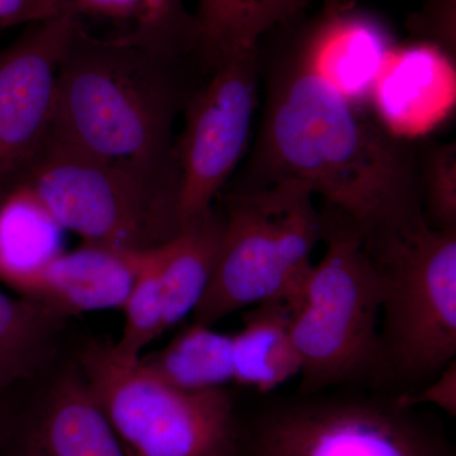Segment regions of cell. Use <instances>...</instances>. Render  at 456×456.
I'll return each mask as SVG.
<instances>
[{
    "instance_id": "obj_1",
    "label": "cell",
    "mask_w": 456,
    "mask_h": 456,
    "mask_svg": "<svg viewBox=\"0 0 456 456\" xmlns=\"http://www.w3.org/2000/svg\"><path fill=\"white\" fill-rule=\"evenodd\" d=\"M254 161L260 183L301 180L360 230L424 212L410 141L342 94L302 51L268 79Z\"/></svg>"
},
{
    "instance_id": "obj_2",
    "label": "cell",
    "mask_w": 456,
    "mask_h": 456,
    "mask_svg": "<svg viewBox=\"0 0 456 456\" xmlns=\"http://www.w3.org/2000/svg\"><path fill=\"white\" fill-rule=\"evenodd\" d=\"M171 59L75 28L57 74L51 137L118 167L176 202L175 122L196 88Z\"/></svg>"
},
{
    "instance_id": "obj_3",
    "label": "cell",
    "mask_w": 456,
    "mask_h": 456,
    "mask_svg": "<svg viewBox=\"0 0 456 456\" xmlns=\"http://www.w3.org/2000/svg\"><path fill=\"white\" fill-rule=\"evenodd\" d=\"M321 217L325 254L285 301L301 356L299 395L391 383L380 340L379 275L362 230L329 207Z\"/></svg>"
},
{
    "instance_id": "obj_4",
    "label": "cell",
    "mask_w": 456,
    "mask_h": 456,
    "mask_svg": "<svg viewBox=\"0 0 456 456\" xmlns=\"http://www.w3.org/2000/svg\"><path fill=\"white\" fill-rule=\"evenodd\" d=\"M362 236L382 289L384 356L408 393L456 359V231L430 226L419 212Z\"/></svg>"
},
{
    "instance_id": "obj_5",
    "label": "cell",
    "mask_w": 456,
    "mask_h": 456,
    "mask_svg": "<svg viewBox=\"0 0 456 456\" xmlns=\"http://www.w3.org/2000/svg\"><path fill=\"white\" fill-rule=\"evenodd\" d=\"M310 185L281 178L224 196V230L211 283L193 312L213 326L244 308L293 296L312 268L322 217Z\"/></svg>"
},
{
    "instance_id": "obj_6",
    "label": "cell",
    "mask_w": 456,
    "mask_h": 456,
    "mask_svg": "<svg viewBox=\"0 0 456 456\" xmlns=\"http://www.w3.org/2000/svg\"><path fill=\"white\" fill-rule=\"evenodd\" d=\"M236 456H456L440 422L398 395L329 391L264 408Z\"/></svg>"
},
{
    "instance_id": "obj_7",
    "label": "cell",
    "mask_w": 456,
    "mask_h": 456,
    "mask_svg": "<svg viewBox=\"0 0 456 456\" xmlns=\"http://www.w3.org/2000/svg\"><path fill=\"white\" fill-rule=\"evenodd\" d=\"M79 371L126 456L237 455L241 428L226 388L182 391L99 342L84 351Z\"/></svg>"
},
{
    "instance_id": "obj_8",
    "label": "cell",
    "mask_w": 456,
    "mask_h": 456,
    "mask_svg": "<svg viewBox=\"0 0 456 456\" xmlns=\"http://www.w3.org/2000/svg\"><path fill=\"white\" fill-rule=\"evenodd\" d=\"M20 185L84 244L146 251L179 231L173 196L51 134Z\"/></svg>"
},
{
    "instance_id": "obj_9",
    "label": "cell",
    "mask_w": 456,
    "mask_h": 456,
    "mask_svg": "<svg viewBox=\"0 0 456 456\" xmlns=\"http://www.w3.org/2000/svg\"><path fill=\"white\" fill-rule=\"evenodd\" d=\"M183 108L173 167L179 230L215 208L246 152L259 90V50L227 57Z\"/></svg>"
},
{
    "instance_id": "obj_10",
    "label": "cell",
    "mask_w": 456,
    "mask_h": 456,
    "mask_svg": "<svg viewBox=\"0 0 456 456\" xmlns=\"http://www.w3.org/2000/svg\"><path fill=\"white\" fill-rule=\"evenodd\" d=\"M73 33L60 14L0 49V200L25 182L50 139L57 74Z\"/></svg>"
},
{
    "instance_id": "obj_11",
    "label": "cell",
    "mask_w": 456,
    "mask_h": 456,
    "mask_svg": "<svg viewBox=\"0 0 456 456\" xmlns=\"http://www.w3.org/2000/svg\"><path fill=\"white\" fill-rule=\"evenodd\" d=\"M143 253L92 244L62 250L18 294L61 318L89 312L121 311L142 264Z\"/></svg>"
},
{
    "instance_id": "obj_12",
    "label": "cell",
    "mask_w": 456,
    "mask_h": 456,
    "mask_svg": "<svg viewBox=\"0 0 456 456\" xmlns=\"http://www.w3.org/2000/svg\"><path fill=\"white\" fill-rule=\"evenodd\" d=\"M9 456H126L79 370L56 380L22 426Z\"/></svg>"
},
{
    "instance_id": "obj_13",
    "label": "cell",
    "mask_w": 456,
    "mask_h": 456,
    "mask_svg": "<svg viewBox=\"0 0 456 456\" xmlns=\"http://www.w3.org/2000/svg\"><path fill=\"white\" fill-rule=\"evenodd\" d=\"M454 61L432 45L393 47L371 93L380 122L404 137L421 134L454 102Z\"/></svg>"
},
{
    "instance_id": "obj_14",
    "label": "cell",
    "mask_w": 456,
    "mask_h": 456,
    "mask_svg": "<svg viewBox=\"0 0 456 456\" xmlns=\"http://www.w3.org/2000/svg\"><path fill=\"white\" fill-rule=\"evenodd\" d=\"M60 14L93 37L193 59L194 16L185 0H57Z\"/></svg>"
},
{
    "instance_id": "obj_15",
    "label": "cell",
    "mask_w": 456,
    "mask_h": 456,
    "mask_svg": "<svg viewBox=\"0 0 456 456\" xmlns=\"http://www.w3.org/2000/svg\"><path fill=\"white\" fill-rule=\"evenodd\" d=\"M392 49L382 27L349 11L323 18L301 51L342 94L365 104Z\"/></svg>"
},
{
    "instance_id": "obj_16",
    "label": "cell",
    "mask_w": 456,
    "mask_h": 456,
    "mask_svg": "<svg viewBox=\"0 0 456 456\" xmlns=\"http://www.w3.org/2000/svg\"><path fill=\"white\" fill-rule=\"evenodd\" d=\"M314 0H197L193 60L206 74L227 57L259 50L261 37Z\"/></svg>"
},
{
    "instance_id": "obj_17",
    "label": "cell",
    "mask_w": 456,
    "mask_h": 456,
    "mask_svg": "<svg viewBox=\"0 0 456 456\" xmlns=\"http://www.w3.org/2000/svg\"><path fill=\"white\" fill-rule=\"evenodd\" d=\"M233 382L269 393L301 374L290 310L283 299L253 305L232 335Z\"/></svg>"
},
{
    "instance_id": "obj_18",
    "label": "cell",
    "mask_w": 456,
    "mask_h": 456,
    "mask_svg": "<svg viewBox=\"0 0 456 456\" xmlns=\"http://www.w3.org/2000/svg\"><path fill=\"white\" fill-rule=\"evenodd\" d=\"M224 215L213 208L200 220L180 228L158 246L164 293V331L179 325L197 305L211 283L220 250Z\"/></svg>"
},
{
    "instance_id": "obj_19",
    "label": "cell",
    "mask_w": 456,
    "mask_h": 456,
    "mask_svg": "<svg viewBox=\"0 0 456 456\" xmlns=\"http://www.w3.org/2000/svg\"><path fill=\"white\" fill-rule=\"evenodd\" d=\"M62 228L25 187L0 200V281L20 292L61 253Z\"/></svg>"
},
{
    "instance_id": "obj_20",
    "label": "cell",
    "mask_w": 456,
    "mask_h": 456,
    "mask_svg": "<svg viewBox=\"0 0 456 456\" xmlns=\"http://www.w3.org/2000/svg\"><path fill=\"white\" fill-rule=\"evenodd\" d=\"M137 364L182 391L226 388L233 382L232 335L193 322L163 349L143 354Z\"/></svg>"
},
{
    "instance_id": "obj_21",
    "label": "cell",
    "mask_w": 456,
    "mask_h": 456,
    "mask_svg": "<svg viewBox=\"0 0 456 456\" xmlns=\"http://www.w3.org/2000/svg\"><path fill=\"white\" fill-rule=\"evenodd\" d=\"M62 320L37 303L0 290V392L37 370Z\"/></svg>"
},
{
    "instance_id": "obj_22",
    "label": "cell",
    "mask_w": 456,
    "mask_h": 456,
    "mask_svg": "<svg viewBox=\"0 0 456 456\" xmlns=\"http://www.w3.org/2000/svg\"><path fill=\"white\" fill-rule=\"evenodd\" d=\"M121 336L110 345L114 358L134 364L164 331V293L158 248L143 253L142 264L123 305Z\"/></svg>"
},
{
    "instance_id": "obj_23",
    "label": "cell",
    "mask_w": 456,
    "mask_h": 456,
    "mask_svg": "<svg viewBox=\"0 0 456 456\" xmlns=\"http://www.w3.org/2000/svg\"><path fill=\"white\" fill-rule=\"evenodd\" d=\"M422 208L430 226L456 231V145L436 143L419 160Z\"/></svg>"
},
{
    "instance_id": "obj_24",
    "label": "cell",
    "mask_w": 456,
    "mask_h": 456,
    "mask_svg": "<svg viewBox=\"0 0 456 456\" xmlns=\"http://www.w3.org/2000/svg\"><path fill=\"white\" fill-rule=\"evenodd\" d=\"M413 31L455 62L456 0H428L412 20Z\"/></svg>"
},
{
    "instance_id": "obj_25",
    "label": "cell",
    "mask_w": 456,
    "mask_h": 456,
    "mask_svg": "<svg viewBox=\"0 0 456 456\" xmlns=\"http://www.w3.org/2000/svg\"><path fill=\"white\" fill-rule=\"evenodd\" d=\"M398 399L408 407L435 406L450 417L456 416V362H450L424 388L412 393H398Z\"/></svg>"
},
{
    "instance_id": "obj_26",
    "label": "cell",
    "mask_w": 456,
    "mask_h": 456,
    "mask_svg": "<svg viewBox=\"0 0 456 456\" xmlns=\"http://www.w3.org/2000/svg\"><path fill=\"white\" fill-rule=\"evenodd\" d=\"M60 16L57 0H0V31Z\"/></svg>"
},
{
    "instance_id": "obj_27",
    "label": "cell",
    "mask_w": 456,
    "mask_h": 456,
    "mask_svg": "<svg viewBox=\"0 0 456 456\" xmlns=\"http://www.w3.org/2000/svg\"><path fill=\"white\" fill-rule=\"evenodd\" d=\"M355 0H322L323 16H335L351 11Z\"/></svg>"
}]
</instances>
